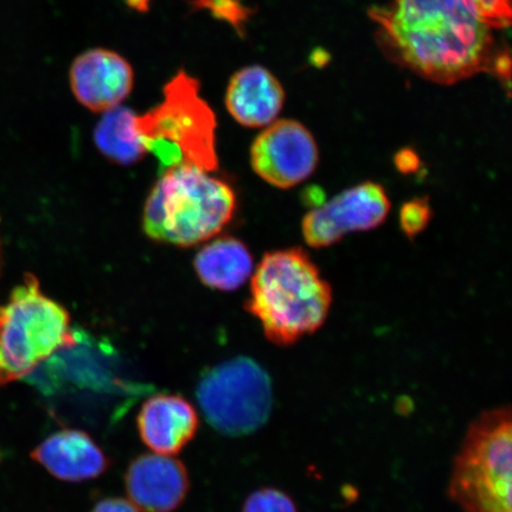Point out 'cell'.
Segmentation results:
<instances>
[{"label": "cell", "instance_id": "cell-1", "mask_svg": "<svg viewBox=\"0 0 512 512\" xmlns=\"http://www.w3.org/2000/svg\"><path fill=\"white\" fill-rule=\"evenodd\" d=\"M371 16L399 60L428 80L451 85L494 68L492 27L475 0H393Z\"/></svg>", "mask_w": 512, "mask_h": 512}, {"label": "cell", "instance_id": "cell-2", "mask_svg": "<svg viewBox=\"0 0 512 512\" xmlns=\"http://www.w3.org/2000/svg\"><path fill=\"white\" fill-rule=\"evenodd\" d=\"M332 288L302 248L267 253L252 274L246 310L268 341L288 347L315 334L328 318Z\"/></svg>", "mask_w": 512, "mask_h": 512}, {"label": "cell", "instance_id": "cell-3", "mask_svg": "<svg viewBox=\"0 0 512 512\" xmlns=\"http://www.w3.org/2000/svg\"><path fill=\"white\" fill-rule=\"evenodd\" d=\"M235 209V192L226 182L194 165L172 166L147 197L143 228L152 240L191 247L221 233Z\"/></svg>", "mask_w": 512, "mask_h": 512}, {"label": "cell", "instance_id": "cell-4", "mask_svg": "<svg viewBox=\"0 0 512 512\" xmlns=\"http://www.w3.org/2000/svg\"><path fill=\"white\" fill-rule=\"evenodd\" d=\"M201 85L185 70L164 87V99L145 114L136 115V132L159 160L162 171L189 164L208 172L219 166L216 155V118L201 96Z\"/></svg>", "mask_w": 512, "mask_h": 512}, {"label": "cell", "instance_id": "cell-5", "mask_svg": "<svg viewBox=\"0 0 512 512\" xmlns=\"http://www.w3.org/2000/svg\"><path fill=\"white\" fill-rule=\"evenodd\" d=\"M78 339L68 311L43 293L35 275H25L0 305V386L25 379Z\"/></svg>", "mask_w": 512, "mask_h": 512}, {"label": "cell", "instance_id": "cell-6", "mask_svg": "<svg viewBox=\"0 0 512 512\" xmlns=\"http://www.w3.org/2000/svg\"><path fill=\"white\" fill-rule=\"evenodd\" d=\"M511 466V409H489L467 428L448 495L465 512H512Z\"/></svg>", "mask_w": 512, "mask_h": 512}, {"label": "cell", "instance_id": "cell-7", "mask_svg": "<svg viewBox=\"0 0 512 512\" xmlns=\"http://www.w3.org/2000/svg\"><path fill=\"white\" fill-rule=\"evenodd\" d=\"M196 396L210 426L229 437L260 430L273 407L270 376L258 362L243 356L204 373Z\"/></svg>", "mask_w": 512, "mask_h": 512}, {"label": "cell", "instance_id": "cell-8", "mask_svg": "<svg viewBox=\"0 0 512 512\" xmlns=\"http://www.w3.org/2000/svg\"><path fill=\"white\" fill-rule=\"evenodd\" d=\"M389 211V197L381 184H357L305 215L304 239L313 248L330 247L350 233L380 227Z\"/></svg>", "mask_w": 512, "mask_h": 512}, {"label": "cell", "instance_id": "cell-9", "mask_svg": "<svg viewBox=\"0 0 512 512\" xmlns=\"http://www.w3.org/2000/svg\"><path fill=\"white\" fill-rule=\"evenodd\" d=\"M318 162L315 137L296 120H278L266 126L251 149L255 174L279 189H291L306 181Z\"/></svg>", "mask_w": 512, "mask_h": 512}, {"label": "cell", "instance_id": "cell-10", "mask_svg": "<svg viewBox=\"0 0 512 512\" xmlns=\"http://www.w3.org/2000/svg\"><path fill=\"white\" fill-rule=\"evenodd\" d=\"M70 88L79 104L105 113L128 98L134 86V70L123 55L105 48L83 51L69 69Z\"/></svg>", "mask_w": 512, "mask_h": 512}, {"label": "cell", "instance_id": "cell-11", "mask_svg": "<svg viewBox=\"0 0 512 512\" xmlns=\"http://www.w3.org/2000/svg\"><path fill=\"white\" fill-rule=\"evenodd\" d=\"M125 486L131 503L143 512H174L189 491L184 465L164 454H145L133 460Z\"/></svg>", "mask_w": 512, "mask_h": 512}, {"label": "cell", "instance_id": "cell-12", "mask_svg": "<svg viewBox=\"0 0 512 512\" xmlns=\"http://www.w3.org/2000/svg\"><path fill=\"white\" fill-rule=\"evenodd\" d=\"M137 421L145 445L164 456L181 452L198 430L195 408L178 395L152 396L140 409Z\"/></svg>", "mask_w": 512, "mask_h": 512}, {"label": "cell", "instance_id": "cell-13", "mask_svg": "<svg viewBox=\"0 0 512 512\" xmlns=\"http://www.w3.org/2000/svg\"><path fill=\"white\" fill-rule=\"evenodd\" d=\"M284 104L283 85L264 67L242 68L228 83L226 107L242 126L258 128L271 125Z\"/></svg>", "mask_w": 512, "mask_h": 512}, {"label": "cell", "instance_id": "cell-14", "mask_svg": "<svg viewBox=\"0 0 512 512\" xmlns=\"http://www.w3.org/2000/svg\"><path fill=\"white\" fill-rule=\"evenodd\" d=\"M31 458L63 482L79 483L102 475L110 467L104 451L85 432L63 430L50 435Z\"/></svg>", "mask_w": 512, "mask_h": 512}, {"label": "cell", "instance_id": "cell-15", "mask_svg": "<svg viewBox=\"0 0 512 512\" xmlns=\"http://www.w3.org/2000/svg\"><path fill=\"white\" fill-rule=\"evenodd\" d=\"M202 283L224 292L238 290L252 277L254 262L248 247L233 236L210 241L194 260Z\"/></svg>", "mask_w": 512, "mask_h": 512}, {"label": "cell", "instance_id": "cell-16", "mask_svg": "<svg viewBox=\"0 0 512 512\" xmlns=\"http://www.w3.org/2000/svg\"><path fill=\"white\" fill-rule=\"evenodd\" d=\"M137 113L118 106L102 115L94 130V142L108 160L120 165H132L146 155L145 147L136 132Z\"/></svg>", "mask_w": 512, "mask_h": 512}, {"label": "cell", "instance_id": "cell-17", "mask_svg": "<svg viewBox=\"0 0 512 512\" xmlns=\"http://www.w3.org/2000/svg\"><path fill=\"white\" fill-rule=\"evenodd\" d=\"M190 6L192 10L210 11L219 21L232 25L240 35L252 12L242 4V0H191Z\"/></svg>", "mask_w": 512, "mask_h": 512}, {"label": "cell", "instance_id": "cell-18", "mask_svg": "<svg viewBox=\"0 0 512 512\" xmlns=\"http://www.w3.org/2000/svg\"><path fill=\"white\" fill-rule=\"evenodd\" d=\"M432 208L427 197L413 198L400 210V227L407 238L414 239L424 232L432 220Z\"/></svg>", "mask_w": 512, "mask_h": 512}, {"label": "cell", "instance_id": "cell-19", "mask_svg": "<svg viewBox=\"0 0 512 512\" xmlns=\"http://www.w3.org/2000/svg\"><path fill=\"white\" fill-rule=\"evenodd\" d=\"M242 512H298L296 504L285 492L264 488L253 492L243 505Z\"/></svg>", "mask_w": 512, "mask_h": 512}, {"label": "cell", "instance_id": "cell-20", "mask_svg": "<svg viewBox=\"0 0 512 512\" xmlns=\"http://www.w3.org/2000/svg\"><path fill=\"white\" fill-rule=\"evenodd\" d=\"M480 14L492 28H509L511 24V0H475Z\"/></svg>", "mask_w": 512, "mask_h": 512}, {"label": "cell", "instance_id": "cell-21", "mask_svg": "<svg viewBox=\"0 0 512 512\" xmlns=\"http://www.w3.org/2000/svg\"><path fill=\"white\" fill-rule=\"evenodd\" d=\"M394 163L396 169L405 175L414 174L419 170L421 164L418 153L411 149H403L396 153Z\"/></svg>", "mask_w": 512, "mask_h": 512}, {"label": "cell", "instance_id": "cell-22", "mask_svg": "<svg viewBox=\"0 0 512 512\" xmlns=\"http://www.w3.org/2000/svg\"><path fill=\"white\" fill-rule=\"evenodd\" d=\"M92 512H140V510L126 499L106 498L96 504Z\"/></svg>", "mask_w": 512, "mask_h": 512}, {"label": "cell", "instance_id": "cell-23", "mask_svg": "<svg viewBox=\"0 0 512 512\" xmlns=\"http://www.w3.org/2000/svg\"><path fill=\"white\" fill-rule=\"evenodd\" d=\"M125 4L128 8L140 12V14H145L150 10L151 0H125Z\"/></svg>", "mask_w": 512, "mask_h": 512}, {"label": "cell", "instance_id": "cell-24", "mask_svg": "<svg viewBox=\"0 0 512 512\" xmlns=\"http://www.w3.org/2000/svg\"><path fill=\"white\" fill-rule=\"evenodd\" d=\"M2 258H3V253H2V240H0V268H2Z\"/></svg>", "mask_w": 512, "mask_h": 512}]
</instances>
